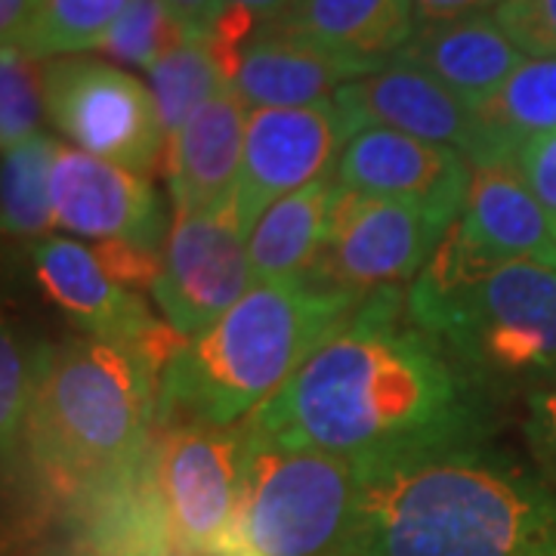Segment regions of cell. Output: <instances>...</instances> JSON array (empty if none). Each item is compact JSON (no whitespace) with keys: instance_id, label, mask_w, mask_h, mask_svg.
Segmentation results:
<instances>
[{"instance_id":"6da1fadb","label":"cell","mask_w":556,"mask_h":556,"mask_svg":"<svg viewBox=\"0 0 556 556\" xmlns=\"http://www.w3.org/2000/svg\"><path fill=\"white\" fill-rule=\"evenodd\" d=\"M492 390L408 313V291L362 300L285 390L248 417L260 433L356 460L375 473L482 445Z\"/></svg>"},{"instance_id":"7a4b0ae2","label":"cell","mask_w":556,"mask_h":556,"mask_svg":"<svg viewBox=\"0 0 556 556\" xmlns=\"http://www.w3.org/2000/svg\"><path fill=\"white\" fill-rule=\"evenodd\" d=\"M343 556H556V492L492 445L365 473Z\"/></svg>"},{"instance_id":"3957f363","label":"cell","mask_w":556,"mask_h":556,"mask_svg":"<svg viewBox=\"0 0 556 556\" xmlns=\"http://www.w3.org/2000/svg\"><path fill=\"white\" fill-rule=\"evenodd\" d=\"M313 276L257 281L161 368L159 424L232 427L263 408L362 306Z\"/></svg>"},{"instance_id":"277c9868","label":"cell","mask_w":556,"mask_h":556,"mask_svg":"<svg viewBox=\"0 0 556 556\" xmlns=\"http://www.w3.org/2000/svg\"><path fill=\"white\" fill-rule=\"evenodd\" d=\"M170 325L142 340L84 338L50 350L25 442L60 489H100L134 470L159 424L161 368L182 343Z\"/></svg>"},{"instance_id":"5b68a950","label":"cell","mask_w":556,"mask_h":556,"mask_svg":"<svg viewBox=\"0 0 556 556\" xmlns=\"http://www.w3.org/2000/svg\"><path fill=\"white\" fill-rule=\"evenodd\" d=\"M408 313L492 393L556 378V269L485 257L457 223L408 285Z\"/></svg>"},{"instance_id":"8992f818","label":"cell","mask_w":556,"mask_h":556,"mask_svg":"<svg viewBox=\"0 0 556 556\" xmlns=\"http://www.w3.org/2000/svg\"><path fill=\"white\" fill-rule=\"evenodd\" d=\"M251 427L244 485L219 556H343L365 470L350 457L291 445Z\"/></svg>"},{"instance_id":"52a82bcc","label":"cell","mask_w":556,"mask_h":556,"mask_svg":"<svg viewBox=\"0 0 556 556\" xmlns=\"http://www.w3.org/2000/svg\"><path fill=\"white\" fill-rule=\"evenodd\" d=\"M43 109L75 149L152 174L167 152L159 102L149 84L118 62L56 56L43 62Z\"/></svg>"},{"instance_id":"ba28073f","label":"cell","mask_w":556,"mask_h":556,"mask_svg":"<svg viewBox=\"0 0 556 556\" xmlns=\"http://www.w3.org/2000/svg\"><path fill=\"white\" fill-rule=\"evenodd\" d=\"M248 445V420L164 427L152 457V489L159 517L177 541L219 556L239 514Z\"/></svg>"},{"instance_id":"9c48e42d","label":"cell","mask_w":556,"mask_h":556,"mask_svg":"<svg viewBox=\"0 0 556 556\" xmlns=\"http://www.w3.org/2000/svg\"><path fill=\"white\" fill-rule=\"evenodd\" d=\"M457 219L420 204L338 189L328 239L309 276L368 298L412 285Z\"/></svg>"},{"instance_id":"30bf717a","label":"cell","mask_w":556,"mask_h":556,"mask_svg":"<svg viewBox=\"0 0 556 556\" xmlns=\"http://www.w3.org/2000/svg\"><path fill=\"white\" fill-rule=\"evenodd\" d=\"M254 285L251 232L236 199H229L174 219L149 291L164 313V325L182 338H195Z\"/></svg>"},{"instance_id":"8fae6325","label":"cell","mask_w":556,"mask_h":556,"mask_svg":"<svg viewBox=\"0 0 556 556\" xmlns=\"http://www.w3.org/2000/svg\"><path fill=\"white\" fill-rule=\"evenodd\" d=\"M350 139L334 97L291 109H251L239 182L232 192L248 232H254L257 219L276 201L331 177V164L338 167Z\"/></svg>"},{"instance_id":"7c38bea8","label":"cell","mask_w":556,"mask_h":556,"mask_svg":"<svg viewBox=\"0 0 556 556\" xmlns=\"http://www.w3.org/2000/svg\"><path fill=\"white\" fill-rule=\"evenodd\" d=\"M53 211L62 229L93 241H118L161 254L167 219L152 179L75 146H60L50 174Z\"/></svg>"},{"instance_id":"4fadbf2b","label":"cell","mask_w":556,"mask_h":556,"mask_svg":"<svg viewBox=\"0 0 556 556\" xmlns=\"http://www.w3.org/2000/svg\"><path fill=\"white\" fill-rule=\"evenodd\" d=\"M350 137L368 127L452 146L473 167L489 164V146L477 109L412 65L390 62L371 75L343 84L334 93Z\"/></svg>"},{"instance_id":"5bb4252c","label":"cell","mask_w":556,"mask_h":556,"mask_svg":"<svg viewBox=\"0 0 556 556\" xmlns=\"http://www.w3.org/2000/svg\"><path fill=\"white\" fill-rule=\"evenodd\" d=\"M338 186L358 195L420 204L460 219L473 164L452 146L387 127L358 130L338 161Z\"/></svg>"},{"instance_id":"9a60e30c","label":"cell","mask_w":556,"mask_h":556,"mask_svg":"<svg viewBox=\"0 0 556 556\" xmlns=\"http://www.w3.org/2000/svg\"><path fill=\"white\" fill-rule=\"evenodd\" d=\"M40 291L78 325L87 338L142 340L161 321L149 316L137 288L124 285L97 254L75 239H43L31 251Z\"/></svg>"},{"instance_id":"2e32d148","label":"cell","mask_w":556,"mask_h":556,"mask_svg":"<svg viewBox=\"0 0 556 556\" xmlns=\"http://www.w3.org/2000/svg\"><path fill=\"white\" fill-rule=\"evenodd\" d=\"M248 115V102L226 87L179 127L177 137H170L164 167L177 217L232 199L244 155Z\"/></svg>"},{"instance_id":"e0dca14e","label":"cell","mask_w":556,"mask_h":556,"mask_svg":"<svg viewBox=\"0 0 556 556\" xmlns=\"http://www.w3.org/2000/svg\"><path fill=\"white\" fill-rule=\"evenodd\" d=\"M457 226L485 257L532 260L556 269L554 217L538 201L514 159L473 167Z\"/></svg>"},{"instance_id":"ac0fdd59","label":"cell","mask_w":556,"mask_h":556,"mask_svg":"<svg viewBox=\"0 0 556 556\" xmlns=\"http://www.w3.org/2000/svg\"><path fill=\"white\" fill-rule=\"evenodd\" d=\"M522 60L526 53L507 38L495 13H482L467 20L420 22L415 38L393 62L430 75L477 109L517 72Z\"/></svg>"},{"instance_id":"d6986e66","label":"cell","mask_w":556,"mask_h":556,"mask_svg":"<svg viewBox=\"0 0 556 556\" xmlns=\"http://www.w3.org/2000/svg\"><path fill=\"white\" fill-rule=\"evenodd\" d=\"M362 75V68L321 50L313 40L266 25L239 50L232 90L248 102V109H291L331 100L343 84Z\"/></svg>"},{"instance_id":"ffe728a7","label":"cell","mask_w":556,"mask_h":556,"mask_svg":"<svg viewBox=\"0 0 556 556\" xmlns=\"http://www.w3.org/2000/svg\"><path fill=\"white\" fill-rule=\"evenodd\" d=\"M276 25L371 75L396 60L420 22L412 0H294Z\"/></svg>"},{"instance_id":"44dd1931","label":"cell","mask_w":556,"mask_h":556,"mask_svg":"<svg viewBox=\"0 0 556 556\" xmlns=\"http://www.w3.org/2000/svg\"><path fill=\"white\" fill-rule=\"evenodd\" d=\"M338 179L321 177L276 201L251 232V266L257 281L309 276L328 239Z\"/></svg>"},{"instance_id":"7402d4cb","label":"cell","mask_w":556,"mask_h":556,"mask_svg":"<svg viewBox=\"0 0 556 556\" xmlns=\"http://www.w3.org/2000/svg\"><path fill=\"white\" fill-rule=\"evenodd\" d=\"M489 164L514 159L522 142L556 130V56H526L495 93L477 105Z\"/></svg>"},{"instance_id":"603a6c76","label":"cell","mask_w":556,"mask_h":556,"mask_svg":"<svg viewBox=\"0 0 556 556\" xmlns=\"http://www.w3.org/2000/svg\"><path fill=\"white\" fill-rule=\"evenodd\" d=\"M127 7L130 0H31L10 47H20L38 62L100 50Z\"/></svg>"},{"instance_id":"cb8c5ba5","label":"cell","mask_w":556,"mask_h":556,"mask_svg":"<svg viewBox=\"0 0 556 556\" xmlns=\"http://www.w3.org/2000/svg\"><path fill=\"white\" fill-rule=\"evenodd\" d=\"M146 75H149V87L159 102L167 142L170 137H177L179 127L192 118L204 102L214 100L219 90L232 87L211 40L199 38V35H189Z\"/></svg>"},{"instance_id":"d4e9b609","label":"cell","mask_w":556,"mask_h":556,"mask_svg":"<svg viewBox=\"0 0 556 556\" xmlns=\"http://www.w3.org/2000/svg\"><path fill=\"white\" fill-rule=\"evenodd\" d=\"M60 142L47 134H38L16 149L3 152V232L16 239H38L53 223V195L50 174Z\"/></svg>"},{"instance_id":"484cf974","label":"cell","mask_w":556,"mask_h":556,"mask_svg":"<svg viewBox=\"0 0 556 556\" xmlns=\"http://www.w3.org/2000/svg\"><path fill=\"white\" fill-rule=\"evenodd\" d=\"M47 353H50V346L25 343L10 325H3V334H0V439H3L7 464L20 452L25 433H28V420H31Z\"/></svg>"},{"instance_id":"4316f807","label":"cell","mask_w":556,"mask_h":556,"mask_svg":"<svg viewBox=\"0 0 556 556\" xmlns=\"http://www.w3.org/2000/svg\"><path fill=\"white\" fill-rule=\"evenodd\" d=\"M186 38L189 31L170 13L167 0H130V7L100 43V53L118 65L149 72Z\"/></svg>"},{"instance_id":"83f0119b","label":"cell","mask_w":556,"mask_h":556,"mask_svg":"<svg viewBox=\"0 0 556 556\" xmlns=\"http://www.w3.org/2000/svg\"><path fill=\"white\" fill-rule=\"evenodd\" d=\"M43 109V68L20 47L0 50V142L3 152L38 137Z\"/></svg>"},{"instance_id":"f1b7e54d","label":"cell","mask_w":556,"mask_h":556,"mask_svg":"<svg viewBox=\"0 0 556 556\" xmlns=\"http://www.w3.org/2000/svg\"><path fill=\"white\" fill-rule=\"evenodd\" d=\"M495 20L526 56H556V0H501Z\"/></svg>"},{"instance_id":"f546056e","label":"cell","mask_w":556,"mask_h":556,"mask_svg":"<svg viewBox=\"0 0 556 556\" xmlns=\"http://www.w3.org/2000/svg\"><path fill=\"white\" fill-rule=\"evenodd\" d=\"M514 161L538 201L551 211V217H556V130L522 142Z\"/></svg>"},{"instance_id":"4dcf8cb0","label":"cell","mask_w":556,"mask_h":556,"mask_svg":"<svg viewBox=\"0 0 556 556\" xmlns=\"http://www.w3.org/2000/svg\"><path fill=\"white\" fill-rule=\"evenodd\" d=\"M526 442L535 455L541 473L556 482V387L529 396Z\"/></svg>"},{"instance_id":"1f68e13d","label":"cell","mask_w":556,"mask_h":556,"mask_svg":"<svg viewBox=\"0 0 556 556\" xmlns=\"http://www.w3.org/2000/svg\"><path fill=\"white\" fill-rule=\"evenodd\" d=\"M412 3H415L417 22L467 20V16L495 13L501 7V0H412Z\"/></svg>"},{"instance_id":"d6a6232c","label":"cell","mask_w":556,"mask_h":556,"mask_svg":"<svg viewBox=\"0 0 556 556\" xmlns=\"http://www.w3.org/2000/svg\"><path fill=\"white\" fill-rule=\"evenodd\" d=\"M124 556H211L199 551V547H189V544H182L177 538L167 532V526H164V519H159V526L155 529H149L146 535L139 538L137 547H130Z\"/></svg>"},{"instance_id":"836d02e7","label":"cell","mask_w":556,"mask_h":556,"mask_svg":"<svg viewBox=\"0 0 556 556\" xmlns=\"http://www.w3.org/2000/svg\"><path fill=\"white\" fill-rule=\"evenodd\" d=\"M291 3L294 0H214V10L217 7H236V10H244L260 28H266V25H276L291 10Z\"/></svg>"},{"instance_id":"e575fe53","label":"cell","mask_w":556,"mask_h":556,"mask_svg":"<svg viewBox=\"0 0 556 556\" xmlns=\"http://www.w3.org/2000/svg\"><path fill=\"white\" fill-rule=\"evenodd\" d=\"M170 13L177 16L179 25L189 31V35H204L207 20L214 13V0H167Z\"/></svg>"},{"instance_id":"d590c367","label":"cell","mask_w":556,"mask_h":556,"mask_svg":"<svg viewBox=\"0 0 556 556\" xmlns=\"http://www.w3.org/2000/svg\"><path fill=\"white\" fill-rule=\"evenodd\" d=\"M28 7H31V0H0V38H3V43H10L20 35L22 22L28 16Z\"/></svg>"},{"instance_id":"8d00e7d4","label":"cell","mask_w":556,"mask_h":556,"mask_svg":"<svg viewBox=\"0 0 556 556\" xmlns=\"http://www.w3.org/2000/svg\"><path fill=\"white\" fill-rule=\"evenodd\" d=\"M554 232H556V217H554Z\"/></svg>"},{"instance_id":"74e56055","label":"cell","mask_w":556,"mask_h":556,"mask_svg":"<svg viewBox=\"0 0 556 556\" xmlns=\"http://www.w3.org/2000/svg\"><path fill=\"white\" fill-rule=\"evenodd\" d=\"M35 556H38V554H35Z\"/></svg>"}]
</instances>
